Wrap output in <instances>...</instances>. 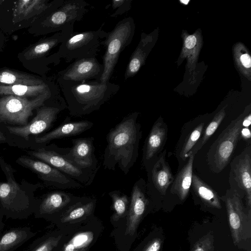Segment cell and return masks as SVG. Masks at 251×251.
<instances>
[{
    "instance_id": "7a4b0ae2",
    "label": "cell",
    "mask_w": 251,
    "mask_h": 251,
    "mask_svg": "<svg viewBox=\"0 0 251 251\" xmlns=\"http://www.w3.org/2000/svg\"><path fill=\"white\" fill-rule=\"evenodd\" d=\"M70 115L80 117L98 110L116 94L119 85L98 80L74 82L57 79Z\"/></svg>"
},
{
    "instance_id": "277c9868",
    "label": "cell",
    "mask_w": 251,
    "mask_h": 251,
    "mask_svg": "<svg viewBox=\"0 0 251 251\" xmlns=\"http://www.w3.org/2000/svg\"><path fill=\"white\" fill-rule=\"evenodd\" d=\"M106 32L101 27L94 30L74 31L60 44L58 51L52 56L55 60L62 58L66 63L96 57Z\"/></svg>"
},
{
    "instance_id": "44dd1931",
    "label": "cell",
    "mask_w": 251,
    "mask_h": 251,
    "mask_svg": "<svg viewBox=\"0 0 251 251\" xmlns=\"http://www.w3.org/2000/svg\"><path fill=\"white\" fill-rule=\"evenodd\" d=\"M195 154H191L187 162L179 169L169 190V194L184 201L189 196L192 180Z\"/></svg>"
},
{
    "instance_id": "9c48e42d",
    "label": "cell",
    "mask_w": 251,
    "mask_h": 251,
    "mask_svg": "<svg viewBox=\"0 0 251 251\" xmlns=\"http://www.w3.org/2000/svg\"><path fill=\"white\" fill-rule=\"evenodd\" d=\"M230 165L229 188L237 192L251 209V145H248Z\"/></svg>"
},
{
    "instance_id": "1f68e13d",
    "label": "cell",
    "mask_w": 251,
    "mask_h": 251,
    "mask_svg": "<svg viewBox=\"0 0 251 251\" xmlns=\"http://www.w3.org/2000/svg\"><path fill=\"white\" fill-rule=\"evenodd\" d=\"M131 0H113L112 1V7L115 10L110 15L111 17H117L127 12L131 8Z\"/></svg>"
},
{
    "instance_id": "d6986e66",
    "label": "cell",
    "mask_w": 251,
    "mask_h": 251,
    "mask_svg": "<svg viewBox=\"0 0 251 251\" xmlns=\"http://www.w3.org/2000/svg\"><path fill=\"white\" fill-rule=\"evenodd\" d=\"M64 1L55 0L50 2L47 0H21L15 1L12 22L17 23L35 15L49 13L60 6Z\"/></svg>"
},
{
    "instance_id": "30bf717a",
    "label": "cell",
    "mask_w": 251,
    "mask_h": 251,
    "mask_svg": "<svg viewBox=\"0 0 251 251\" xmlns=\"http://www.w3.org/2000/svg\"><path fill=\"white\" fill-rule=\"evenodd\" d=\"M31 154L84 186H89L92 183L98 171V169L83 168L78 166L65 158L64 153L55 151L41 148L31 152Z\"/></svg>"
},
{
    "instance_id": "484cf974",
    "label": "cell",
    "mask_w": 251,
    "mask_h": 251,
    "mask_svg": "<svg viewBox=\"0 0 251 251\" xmlns=\"http://www.w3.org/2000/svg\"><path fill=\"white\" fill-rule=\"evenodd\" d=\"M43 79L30 75L9 69L0 70V85L22 84L37 85L45 83Z\"/></svg>"
},
{
    "instance_id": "e0dca14e",
    "label": "cell",
    "mask_w": 251,
    "mask_h": 251,
    "mask_svg": "<svg viewBox=\"0 0 251 251\" xmlns=\"http://www.w3.org/2000/svg\"><path fill=\"white\" fill-rule=\"evenodd\" d=\"M168 127L161 117L153 124L143 148L142 165L145 168L154 162L164 151Z\"/></svg>"
},
{
    "instance_id": "d590c367",
    "label": "cell",
    "mask_w": 251,
    "mask_h": 251,
    "mask_svg": "<svg viewBox=\"0 0 251 251\" xmlns=\"http://www.w3.org/2000/svg\"><path fill=\"white\" fill-rule=\"evenodd\" d=\"M240 60L242 64L246 68H249L251 66V58L248 54H244L241 55Z\"/></svg>"
},
{
    "instance_id": "f546056e",
    "label": "cell",
    "mask_w": 251,
    "mask_h": 251,
    "mask_svg": "<svg viewBox=\"0 0 251 251\" xmlns=\"http://www.w3.org/2000/svg\"><path fill=\"white\" fill-rule=\"evenodd\" d=\"M112 199L114 213L112 217L115 221L124 217L128 210L129 201L128 197L119 190H114L109 193Z\"/></svg>"
},
{
    "instance_id": "f35d334b",
    "label": "cell",
    "mask_w": 251,
    "mask_h": 251,
    "mask_svg": "<svg viewBox=\"0 0 251 251\" xmlns=\"http://www.w3.org/2000/svg\"><path fill=\"white\" fill-rule=\"evenodd\" d=\"M6 138L4 135L0 131V141H5Z\"/></svg>"
},
{
    "instance_id": "ab89813d",
    "label": "cell",
    "mask_w": 251,
    "mask_h": 251,
    "mask_svg": "<svg viewBox=\"0 0 251 251\" xmlns=\"http://www.w3.org/2000/svg\"><path fill=\"white\" fill-rule=\"evenodd\" d=\"M3 2H4V0H0V5L2 4V3Z\"/></svg>"
},
{
    "instance_id": "4dcf8cb0",
    "label": "cell",
    "mask_w": 251,
    "mask_h": 251,
    "mask_svg": "<svg viewBox=\"0 0 251 251\" xmlns=\"http://www.w3.org/2000/svg\"><path fill=\"white\" fill-rule=\"evenodd\" d=\"M60 239V236H48L32 243L25 251H53Z\"/></svg>"
},
{
    "instance_id": "2e32d148",
    "label": "cell",
    "mask_w": 251,
    "mask_h": 251,
    "mask_svg": "<svg viewBox=\"0 0 251 251\" xmlns=\"http://www.w3.org/2000/svg\"><path fill=\"white\" fill-rule=\"evenodd\" d=\"M146 181L142 178L136 181L132 189L127 212L126 234L133 235L149 204L150 196Z\"/></svg>"
},
{
    "instance_id": "d4e9b609",
    "label": "cell",
    "mask_w": 251,
    "mask_h": 251,
    "mask_svg": "<svg viewBox=\"0 0 251 251\" xmlns=\"http://www.w3.org/2000/svg\"><path fill=\"white\" fill-rule=\"evenodd\" d=\"M58 93V90H53L49 83L37 85H27L22 84L13 85H0V94L4 95H15L19 97L30 98L36 97L39 95L50 93Z\"/></svg>"
},
{
    "instance_id": "52a82bcc",
    "label": "cell",
    "mask_w": 251,
    "mask_h": 251,
    "mask_svg": "<svg viewBox=\"0 0 251 251\" xmlns=\"http://www.w3.org/2000/svg\"><path fill=\"white\" fill-rule=\"evenodd\" d=\"M59 96H60L59 93H50L29 99L15 95H6L0 99V121L25 126L34 109L43 106L46 101L53 97Z\"/></svg>"
},
{
    "instance_id": "4316f807",
    "label": "cell",
    "mask_w": 251,
    "mask_h": 251,
    "mask_svg": "<svg viewBox=\"0 0 251 251\" xmlns=\"http://www.w3.org/2000/svg\"><path fill=\"white\" fill-rule=\"evenodd\" d=\"M225 117L224 110H221L209 121L204 128L202 134L191 151L190 155L196 153L207 143L210 137L216 131Z\"/></svg>"
},
{
    "instance_id": "4fadbf2b",
    "label": "cell",
    "mask_w": 251,
    "mask_h": 251,
    "mask_svg": "<svg viewBox=\"0 0 251 251\" xmlns=\"http://www.w3.org/2000/svg\"><path fill=\"white\" fill-rule=\"evenodd\" d=\"M166 152L164 150L154 162L145 168L148 177L147 188L151 196L155 193L165 196L174 181L175 176L166 160Z\"/></svg>"
},
{
    "instance_id": "ac0fdd59",
    "label": "cell",
    "mask_w": 251,
    "mask_h": 251,
    "mask_svg": "<svg viewBox=\"0 0 251 251\" xmlns=\"http://www.w3.org/2000/svg\"><path fill=\"white\" fill-rule=\"evenodd\" d=\"M94 138H79L72 140L73 146L63 154L67 159L83 168H98V160L94 154Z\"/></svg>"
},
{
    "instance_id": "f1b7e54d",
    "label": "cell",
    "mask_w": 251,
    "mask_h": 251,
    "mask_svg": "<svg viewBox=\"0 0 251 251\" xmlns=\"http://www.w3.org/2000/svg\"><path fill=\"white\" fill-rule=\"evenodd\" d=\"M96 200L93 199L85 203L76 202L67 211L61 219L62 222H70L90 214L92 212Z\"/></svg>"
},
{
    "instance_id": "5b68a950",
    "label": "cell",
    "mask_w": 251,
    "mask_h": 251,
    "mask_svg": "<svg viewBox=\"0 0 251 251\" xmlns=\"http://www.w3.org/2000/svg\"><path fill=\"white\" fill-rule=\"evenodd\" d=\"M244 117L241 115L231 122L210 147L206 154V162L213 173L221 172L230 163L241 138Z\"/></svg>"
},
{
    "instance_id": "d6a6232c",
    "label": "cell",
    "mask_w": 251,
    "mask_h": 251,
    "mask_svg": "<svg viewBox=\"0 0 251 251\" xmlns=\"http://www.w3.org/2000/svg\"><path fill=\"white\" fill-rule=\"evenodd\" d=\"M191 251H214L213 239L207 235L203 237L196 243Z\"/></svg>"
},
{
    "instance_id": "7402d4cb",
    "label": "cell",
    "mask_w": 251,
    "mask_h": 251,
    "mask_svg": "<svg viewBox=\"0 0 251 251\" xmlns=\"http://www.w3.org/2000/svg\"><path fill=\"white\" fill-rule=\"evenodd\" d=\"M93 123L89 121L70 122L67 117V122L65 121L56 128L44 135L35 138L37 143H46L52 140L62 139L79 135L90 129L93 126Z\"/></svg>"
},
{
    "instance_id": "8fae6325",
    "label": "cell",
    "mask_w": 251,
    "mask_h": 251,
    "mask_svg": "<svg viewBox=\"0 0 251 251\" xmlns=\"http://www.w3.org/2000/svg\"><path fill=\"white\" fill-rule=\"evenodd\" d=\"M67 107L64 99L52 105H44L37 109L36 116L26 125L7 126V129L10 133L28 140L30 135L39 134L50 127L58 114Z\"/></svg>"
},
{
    "instance_id": "e575fe53",
    "label": "cell",
    "mask_w": 251,
    "mask_h": 251,
    "mask_svg": "<svg viewBox=\"0 0 251 251\" xmlns=\"http://www.w3.org/2000/svg\"><path fill=\"white\" fill-rule=\"evenodd\" d=\"M197 42V38L194 35H190L187 37L185 41L186 48L191 49L194 47Z\"/></svg>"
},
{
    "instance_id": "ffe728a7",
    "label": "cell",
    "mask_w": 251,
    "mask_h": 251,
    "mask_svg": "<svg viewBox=\"0 0 251 251\" xmlns=\"http://www.w3.org/2000/svg\"><path fill=\"white\" fill-rule=\"evenodd\" d=\"M76 199L71 194L63 191H55L48 194L36 207V218H46L65 207Z\"/></svg>"
},
{
    "instance_id": "3957f363",
    "label": "cell",
    "mask_w": 251,
    "mask_h": 251,
    "mask_svg": "<svg viewBox=\"0 0 251 251\" xmlns=\"http://www.w3.org/2000/svg\"><path fill=\"white\" fill-rule=\"evenodd\" d=\"M134 30L133 19L128 17L120 21L111 31L106 32L105 37L101 42L105 51L102 57L103 70L100 79V82L109 81L121 52L132 40Z\"/></svg>"
},
{
    "instance_id": "74e56055",
    "label": "cell",
    "mask_w": 251,
    "mask_h": 251,
    "mask_svg": "<svg viewBox=\"0 0 251 251\" xmlns=\"http://www.w3.org/2000/svg\"><path fill=\"white\" fill-rule=\"evenodd\" d=\"M3 215L2 213L1 209H0V237L1 235V231L4 226V224L3 222Z\"/></svg>"
},
{
    "instance_id": "cb8c5ba5",
    "label": "cell",
    "mask_w": 251,
    "mask_h": 251,
    "mask_svg": "<svg viewBox=\"0 0 251 251\" xmlns=\"http://www.w3.org/2000/svg\"><path fill=\"white\" fill-rule=\"evenodd\" d=\"M36 235L29 226L15 227L1 234L0 251H14Z\"/></svg>"
},
{
    "instance_id": "ba28073f",
    "label": "cell",
    "mask_w": 251,
    "mask_h": 251,
    "mask_svg": "<svg viewBox=\"0 0 251 251\" xmlns=\"http://www.w3.org/2000/svg\"><path fill=\"white\" fill-rule=\"evenodd\" d=\"M88 5L84 0H64L60 6L46 15L41 26L47 32L74 27L75 23L81 21L88 11Z\"/></svg>"
},
{
    "instance_id": "83f0119b",
    "label": "cell",
    "mask_w": 251,
    "mask_h": 251,
    "mask_svg": "<svg viewBox=\"0 0 251 251\" xmlns=\"http://www.w3.org/2000/svg\"><path fill=\"white\" fill-rule=\"evenodd\" d=\"M94 240L91 231H83L75 234L60 251H86Z\"/></svg>"
},
{
    "instance_id": "603a6c76",
    "label": "cell",
    "mask_w": 251,
    "mask_h": 251,
    "mask_svg": "<svg viewBox=\"0 0 251 251\" xmlns=\"http://www.w3.org/2000/svg\"><path fill=\"white\" fill-rule=\"evenodd\" d=\"M190 191L194 199L203 205L213 209L222 208L221 200L217 192L194 173Z\"/></svg>"
},
{
    "instance_id": "5bb4252c",
    "label": "cell",
    "mask_w": 251,
    "mask_h": 251,
    "mask_svg": "<svg viewBox=\"0 0 251 251\" xmlns=\"http://www.w3.org/2000/svg\"><path fill=\"white\" fill-rule=\"evenodd\" d=\"M18 162L40 176L48 184L61 189H78L84 187L77 181L48 164L26 157H21Z\"/></svg>"
},
{
    "instance_id": "8d00e7d4",
    "label": "cell",
    "mask_w": 251,
    "mask_h": 251,
    "mask_svg": "<svg viewBox=\"0 0 251 251\" xmlns=\"http://www.w3.org/2000/svg\"><path fill=\"white\" fill-rule=\"evenodd\" d=\"M241 138H243L247 142L249 141V142L251 143V132L249 127H243L242 128L241 132Z\"/></svg>"
},
{
    "instance_id": "8992f818",
    "label": "cell",
    "mask_w": 251,
    "mask_h": 251,
    "mask_svg": "<svg viewBox=\"0 0 251 251\" xmlns=\"http://www.w3.org/2000/svg\"><path fill=\"white\" fill-rule=\"evenodd\" d=\"M220 198L226 205L233 243L240 247L251 237V209L244 204L243 198L230 188Z\"/></svg>"
},
{
    "instance_id": "7c38bea8",
    "label": "cell",
    "mask_w": 251,
    "mask_h": 251,
    "mask_svg": "<svg viewBox=\"0 0 251 251\" xmlns=\"http://www.w3.org/2000/svg\"><path fill=\"white\" fill-rule=\"evenodd\" d=\"M210 120L208 116H199L183 125L175 150L178 169L187 162L191 151Z\"/></svg>"
},
{
    "instance_id": "6da1fadb",
    "label": "cell",
    "mask_w": 251,
    "mask_h": 251,
    "mask_svg": "<svg viewBox=\"0 0 251 251\" xmlns=\"http://www.w3.org/2000/svg\"><path fill=\"white\" fill-rule=\"evenodd\" d=\"M138 115L137 112L126 115L110 130L103 153L104 169L114 171L117 165L126 175L136 162L142 136L141 125L137 121Z\"/></svg>"
},
{
    "instance_id": "836d02e7",
    "label": "cell",
    "mask_w": 251,
    "mask_h": 251,
    "mask_svg": "<svg viewBox=\"0 0 251 251\" xmlns=\"http://www.w3.org/2000/svg\"><path fill=\"white\" fill-rule=\"evenodd\" d=\"M161 244L160 238H154L147 245L143 251H159Z\"/></svg>"
},
{
    "instance_id": "9a60e30c",
    "label": "cell",
    "mask_w": 251,
    "mask_h": 251,
    "mask_svg": "<svg viewBox=\"0 0 251 251\" xmlns=\"http://www.w3.org/2000/svg\"><path fill=\"white\" fill-rule=\"evenodd\" d=\"M103 67L96 57L75 60L58 74L57 79L81 82L100 79Z\"/></svg>"
}]
</instances>
